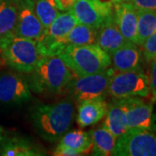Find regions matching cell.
<instances>
[{"instance_id":"obj_1","label":"cell","mask_w":156,"mask_h":156,"mask_svg":"<svg viewBox=\"0 0 156 156\" xmlns=\"http://www.w3.org/2000/svg\"><path fill=\"white\" fill-rule=\"evenodd\" d=\"M75 116L74 104L69 99L51 104H39L30 110V120L41 138L55 142L71 127Z\"/></svg>"},{"instance_id":"obj_2","label":"cell","mask_w":156,"mask_h":156,"mask_svg":"<svg viewBox=\"0 0 156 156\" xmlns=\"http://www.w3.org/2000/svg\"><path fill=\"white\" fill-rule=\"evenodd\" d=\"M29 75L27 78L31 91L49 95L63 92L74 77L72 71L59 56H41Z\"/></svg>"},{"instance_id":"obj_3","label":"cell","mask_w":156,"mask_h":156,"mask_svg":"<svg viewBox=\"0 0 156 156\" xmlns=\"http://www.w3.org/2000/svg\"><path fill=\"white\" fill-rule=\"evenodd\" d=\"M76 76L101 72L111 66V57L96 44L68 46L58 55Z\"/></svg>"},{"instance_id":"obj_4","label":"cell","mask_w":156,"mask_h":156,"mask_svg":"<svg viewBox=\"0 0 156 156\" xmlns=\"http://www.w3.org/2000/svg\"><path fill=\"white\" fill-rule=\"evenodd\" d=\"M0 55L9 67L24 74L31 72L42 56L36 41L16 35L0 39Z\"/></svg>"},{"instance_id":"obj_5","label":"cell","mask_w":156,"mask_h":156,"mask_svg":"<svg viewBox=\"0 0 156 156\" xmlns=\"http://www.w3.org/2000/svg\"><path fill=\"white\" fill-rule=\"evenodd\" d=\"M115 70L108 68L101 72L73 77L65 90L76 104L97 98H105L112 76Z\"/></svg>"},{"instance_id":"obj_6","label":"cell","mask_w":156,"mask_h":156,"mask_svg":"<svg viewBox=\"0 0 156 156\" xmlns=\"http://www.w3.org/2000/svg\"><path fill=\"white\" fill-rule=\"evenodd\" d=\"M112 155L156 156V134L145 128H128L116 139Z\"/></svg>"},{"instance_id":"obj_7","label":"cell","mask_w":156,"mask_h":156,"mask_svg":"<svg viewBox=\"0 0 156 156\" xmlns=\"http://www.w3.org/2000/svg\"><path fill=\"white\" fill-rule=\"evenodd\" d=\"M150 93L148 76L142 69L114 73L108 95L114 99L146 97Z\"/></svg>"},{"instance_id":"obj_8","label":"cell","mask_w":156,"mask_h":156,"mask_svg":"<svg viewBox=\"0 0 156 156\" xmlns=\"http://www.w3.org/2000/svg\"><path fill=\"white\" fill-rule=\"evenodd\" d=\"M28 78L20 72L0 73V104L19 105L31 99Z\"/></svg>"},{"instance_id":"obj_9","label":"cell","mask_w":156,"mask_h":156,"mask_svg":"<svg viewBox=\"0 0 156 156\" xmlns=\"http://www.w3.org/2000/svg\"><path fill=\"white\" fill-rule=\"evenodd\" d=\"M113 0H75L71 11L78 23L97 29L102 21L114 15Z\"/></svg>"},{"instance_id":"obj_10","label":"cell","mask_w":156,"mask_h":156,"mask_svg":"<svg viewBox=\"0 0 156 156\" xmlns=\"http://www.w3.org/2000/svg\"><path fill=\"white\" fill-rule=\"evenodd\" d=\"M44 31L45 28L35 12V1L20 0L15 35L37 42Z\"/></svg>"},{"instance_id":"obj_11","label":"cell","mask_w":156,"mask_h":156,"mask_svg":"<svg viewBox=\"0 0 156 156\" xmlns=\"http://www.w3.org/2000/svg\"><path fill=\"white\" fill-rule=\"evenodd\" d=\"M78 21L71 10L59 13L48 28L45 29L43 37L37 42V49L42 56L53 44L65 37Z\"/></svg>"},{"instance_id":"obj_12","label":"cell","mask_w":156,"mask_h":156,"mask_svg":"<svg viewBox=\"0 0 156 156\" xmlns=\"http://www.w3.org/2000/svg\"><path fill=\"white\" fill-rule=\"evenodd\" d=\"M127 128L154 129V103L145 102L140 97L126 98Z\"/></svg>"},{"instance_id":"obj_13","label":"cell","mask_w":156,"mask_h":156,"mask_svg":"<svg viewBox=\"0 0 156 156\" xmlns=\"http://www.w3.org/2000/svg\"><path fill=\"white\" fill-rule=\"evenodd\" d=\"M96 35L97 29L78 23L65 37L50 46L45 56H58L66 47L71 45L91 44L95 42Z\"/></svg>"},{"instance_id":"obj_14","label":"cell","mask_w":156,"mask_h":156,"mask_svg":"<svg viewBox=\"0 0 156 156\" xmlns=\"http://www.w3.org/2000/svg\"><path fill=\"white\" fill-rule=\"evenodd\" d=\"M114 16L124 39L137 44V8L128 1L115 3Z\"/></svg>"},{"instance_id":"obj_15","label":"cell","mask_w":156,"mask_h":156,"mask_svg":"<svg viewBox=\"0 0 156 156\" xmlns=\"http://www.w3.org/2000/svg\"><path fill=\"white\" fill-rule=\"evenodd\" d=\"M111 65L118 71H131L141 69L142 53L139 46L131 42H126L111 55Z\"/></svg>"},{"instance_id":"obj_16","label":"cell","mask_w":156,"mask_h":156,"mask_svg":"<svg viewBox=\"0 0 156 156\" xmlns=\"http://www.w3.org/2000/svg\"><path fill=\"white\" fill-rule=\"evenodd\" d=\"M95 42V44L109 55L127 42L117 26L114 15L105 18L101 23L97 30Z\"/></svg>"},{"instance_id":"obj_17","label":"cell","mask_w":156,"mask_h":156,"mask_svg":"<svg viewBox=\"0 0 156 156\" xmlns=\"http://www.w3.org/2000/svg\"><path fill=\"white\" fill-rule=\"evenodd\" d=\"M0 155L41 156L45 155V150L29 139L8 136L0 143Z\"/></svg>"},{"instance_id":"obj_18","label":"cell","mask_w":156,"mask_h":156,"mask_svg":"<svg viewBox=\"0 0 156 156\" xmlns=\"http://www.w3.org/2000/svg\"><path fill=\"white\" fill-rule=\"evenodd\" d=\"M126 109V98L114 99L111 102L108 103L106 118L102 126L108 129L116 138L124 134L128 129Z\"/></svg>"},{"instance_id":"obj_19","label":"cell","mask_w":156,"mask_h":156,"mask_svg":"<svg viewBox=\"0 0 156 156\" xmlns=\"http://www.w3.org/2000/svg\"><path fill=\"white\" fill-rule=\"evenodd\" d=\"M108 102L105 98L86 101L78 104L76 122L81 128L95 125L105 117Z\"/></svg>"},{"instance_id":"obj_20","label":"cell","mask_w":156,"mask_h":156,"mask_svg":"<svg viewBox=\"0 0 156 156\" xmlns=\"http://www.w3.org/2000/svg\"><path fill=\"white\" fill-rule=\"evenodd\" d=\"M20 0H0V39L15 35Z\"/></svg>"},{"instance_id":"obj_21","label":"cell","mask_w":156,"mask_h":156,"mask_svg":"<svg viewBox=\"0 0 156 156\" xmlns=\"http://www.w3.org/2000/svg\"><path fill=\"white\" fill-rule=\"evenodd\" d=\"M89 134L92 141L93 155H112L117 138L108 129L101 126L90 131Z\"/></svg>"},{"instance_id":"obj_22","label":"cell","mask_w":156,"mask_h":156,"mask_svg":"<svg viewBox=\"0 0 156 156\" xmlns=\"http://www.w3.org/2000/svg\"><path fill=\"white\" fill-rule=\"evenodd\" d=\"M59 145L69 147L80 154H88L92 151V141L89 133L83 130L67 131L59 140Z\"/></svg>"},{"instance_id":"obj_23","label":"cell","mask_w":156,"mask_h":156,"mask_svg":"<svg viewBox=\"0 0 156 156\" xmlns=\"http://www.w3.org/2000/svg\"><path fill=\"white\" fill-rule=\"evenodd\" d=\"M137 45L141 46L151 35L156 32V12L137 8Z\"/></svg>"},{"instance_id":"obj_24","label":"cell","mask_w":156,"mask_h":156,"mask_svg":"<svg viewBox=\"0 0 156 156\" xmlns=\"http://www.w3.org/2000/svg\"><path fill=\"white\" fill-rule=\"evenodd\" d=\"M56 0H36L35 12L45 29L48 28L60 13Z\"/></svg>"},{"instance_id":"obj_25","label":"cell","mask_w":156,"mask_h":156,"mask_svg":"<svg viewBox=\"0 0 156 156\" xmlns=\"http://www.w3.org/2000/svg\"><path fill=\"white\" fill-rule=\"evenodd\" d=\"M142 47V56L147 62H150L156 57V32L151 35L150 37L143 43Z\"/></svg>"},{"instance_id":"obj_26","label":"cell","mask_w":156,"mask_h":156,"mask_svg":"<svg viewBox=\"0 0 156 156\" xmlns=\"http://www.w3.org/2000/svg\"><path fill=\"white\" fill-rule=\"evenodd\" d=\"M150 63V69H149V86H150V91L153 93L154 98L156 100V57L154 58Z\"/></svg>"},{"instance_id":"obj_27","label":"cell","mask_w":156,"mask_h":156,"mask_svg":"<svg viewBox=\"0 0 156 156\" xmlns=\"http://www.w3.org/2000/svg\"><path fill=\"white\" fill-rule=\"evenodd\" d=\"M132 3L138 9H146L156 12V0H125Z\"/></svg>"},{"instance_id":"obj_28","label":"cell","mask_w":156,"mask_h":156,"mask_svg":"<svg viewBox=\"0 0 156 156\" xmlns=\"http://www.w3.org/2000/svg\"><path fill=\"white\" fill-rule=\"evenodd\" d=\"M53 155L57 156H77L81 155L78 152L73 150L69 147H64V146L59 145L56 147V149L53 152Z\"/></svg>"},{"instance_id":"obj_29","label":"cell","mask_w":156,"mask_h":156,"mask_svg":"<svg viewBox=\"0 0 156 156\" xmlns=\"http://www.w3.org/2000/svg\"><path fill=\"white\" fill-rule=\"evenodd\" d=\"M56 2L60 11H66L72 9L75 0H56Z\"/></svg>"},{"instance_id":"obj_30","label":"cell","mask_w":156,"mask_h":156,"mask_svg":"<svg viewBox=\"0 0 156 156\" xmlns=\"http://www.w3.org/2000/svg\"><path fill=\"white\" fill-rule=\"evenodd\" d=\"M8 137V132L5 128L0 126V143L3 142Z\"/></svg>"},{"instance_id":"obj_31","label":"cell","mask_w":156,"mask_h":156,"mask_svg":"<svg viewBox=\"0 0 156 156\" xmlns=\"http://www.w3.org/2000/svg\"><path fill=\"white\" fill-rule=\"evenodd\" d=\"M115 3H118V2H122V1H125V0H113Z\"/></svg>"},{"instance_id":"obj_32","label":"cell","mask_w":156,"mask_h":156,"mask_svg":"<svg viewBox=\"0 0 156 156\" xmlns=\"http://www.w3.org/2000/svg\"><path fill=\"white\" fill-rule=\"evenodd\" d=\"M33 1H35V2H36V0H33Z\"/></svg>"}]
</instances>
